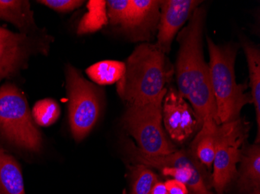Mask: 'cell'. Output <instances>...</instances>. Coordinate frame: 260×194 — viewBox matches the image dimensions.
Wrapping results in <instances>:
<instances>
[{
    "label": "cell",
    "instance_id": "cell-1",
    "mask_svg": "<svg viewBox=\"0 0 260 194\" xmlns=\"http://www.w3.org/2000/svg\"><path fill=\"white\" fill-rule=\"evenodd\" d=\"M123 77L117 92L128 106H140L155 100L172 75L167 58L157 45H139L125 62Z\"/></svg>",
    "mask_w": 260,
    "mask_h": 194
},
{
    "label": "cell",
    "instance_id": "cell-2",
    "mask_svg": "<svg viewBox=\"0 0 260 194\" xmlns=\"http://www.w3.org/2000/svg\"><path fill=\"white\" fill-rule=\"evenodd\" d=\"M210 81L217 106L219 124L239 119L244 106L252 103L245 83L239 84L235 74L237 49L232 45L218 46L207 37Z\"/></svg>",
    "mask_w": 260,
    "mask_h": 194
},
{
    "label": "cell",
    "instance_id": "cell-3",
    "mask_svg": "<svg viewBox=\"0 0 260 194\" xmlns=\"http://www.w3.org/2000/svg\"><path fill=\"white\" fill-rule=\"evenodd\" d=\"M0 135L26 151L38 152L42 148V135L35 126L27 99L13 83L0 87Z\"/></svg>",
    "mask_w": 260,
    "mask_h": 194
},
{
    "label": "cell",
    "instance_id": "cell-4",
    "mask_svg": "<svg viewBox=\"0 0 260 194\" xmlns=\"http://www.w3.org/2000/svg\"><path fill=\"white\" fill-rule=\"evenodd\" d=\"M165 89L155 100L140 106H128L122 122L125 131L137 141L136 146L150 156H163L176 151L168 139L162 122V104Z\"/></svg>",
    "mask_w": 260,
    "mask_h": 194
},
{
    "label": "cell",
    "instance_id": "cell-5",
    "mask_svg": "<svg viewBox=\"0 0 260 194\" xmlns=\"http://www.w3.org/2000/svg\"><path fill=\"white\" fill-rule=\"evenodd\" d=\"M66 82L70 130L76 141H82L100 116V91L70 64L66 66Z\"/></svg>",
    "mask_w": 260,
    "mask_h": 194
},
{
    "label": "cell",
    "instance_id": "cell-6",
    "mask_svg": "<svg viewBox=\"0 0 260 194\" xmlns=\"http://www.w3.org/2000/svg\"><path fill=\"white\" fill-rule=\"evenodd\" d=\"M249 131V123L240 118L219 125L212 174V186L217 194H223L237 176V164Z\"/></svg>",
    "mask_w": 260,
    "mask_h": 194
},
{
    "label": "cell",
    "instance_id": "cell-7",
    "mask_svg": "<svg viewBox=\"0 0 260 194\" xmlns=\"http://www.w3.org/2000/svg\"><path fill=\"white\" fill-rule=\"evenodd\" d=\"M206 10L203 7L196 9L188 25L179 33V55L175 65L178 92L186 99L194 79L207 65L203 55V30Z\"/></svg>",
    "mask_w": 260,
    "mask_h": 194
},
{
    "label": "cell",
    "instance_id": "cell-8",
    "mask_svg": "<svg viewBox=\"0 0 260 194\" xmlns=\"http://www.w3.org/2000/svg\"><path fill=\"white\" fill-rule=\"evenodd\" d=\"M162 118L170 138L180 144L202 127V122L192 106L175 89L168 90L164 97Z\"/></svg>",
    "mask_w": 260,
    "mask_h": 194
},
{
    "label": "cell",
    "instance_id": "cell-9",
    "mask_svg": "<svg viewBox=\"0 0 260 194\" xmlns=\"http://www.w3.org/2000/svg\"><path fill=\"white\" fill-rule=\"evenodd\" d=\"M32 52L33 42L28 34L0 27V82L24 69Z\"/></svg>",
    "mask_w": 260,
    "mask_h": 194
},
{
    "label": "cell",
    "instance_id": "cell-10",
    "mask_svg": "<svg viewBox=\"0 0 260 194\" xmlns=\"http://www.w3.org/2000/svg\"><path fill=\"white\" fill-rule=\"evenodd\" d=\"M201 1L198 0H165L160 3L157 42L156 45L169 53L172 42L179 29L190 19Z\"/></svg>",
    "mask_w": 260,
    "mask_h": 194
},
{
    "label": "cell",
    "instance_id": "cell-11",
    "mask_svg": "<svg viewBox=\"0 0 260 194\" xmlns=\"http://www.w3.org/2000/svg\"><path fill=\"white\" fill-rule=\"evenodd\" d=\"M160 3L157 0H130L128 15L121 30L134 41L151 38L158 27Z\"/></svg>",
    "mask_w": 260,
    "mask_h": 194
},
{
    "label": "cell",
    "instance_id": "cell-12",
    "mask_svg": "<svg viewBox=\"0 0 260 194\" xmlns=\"http://www.w3.org/2000/svg\"><path fill=\"white\" fill-rule=\"evenodd\" d=\"M12 23L20 33L30 34L38 30L34 12L27 0H0V22Z\"/></svg>",
    "mask_w": 260,
    "mask_h": 194
},
{
    "label": "cell",
    "instance_id": "cell-13",
    "mask_svg": "<svg viewBox=\"0 0 260 194\" xmlns=\"http://www.w3.org/2000/svg\"><path fill=\"white\" fill-rule=\"evenodd\" d=\"M237 170L238 185L242 191L258 190L260 186V146L255 143L243 149Z\"/></svg>",
    "mask_w": 260,
    "mask_h": 194
},
{
    "label": "cell",
    "instance_id": "cell-14",
    "mask_svg": "<svg viewBox=\"0 0 260 194\" xmlns=\"http://www.w3.org/2000/svg\"><path fill=\"white\" fill-rule=\"evenodd\" d=\"M0 194H26L20 165L0 145Z\"/></svg>",
    "mask_w": 260,
    "mask_h": 194
},
{
    "label": "cell",
    "instance_id": "cell-15",
    "mask_svg": "<svg viewBox=\"0 0 260 194\" xmlns=\"http://www.w3.org/2000/svg\"><path fill=\"white\" fill-rule=\"evenodd\" d=\"M249 67L251 87V96L255 106L256 114L257 138L255 143H259L260 139V51L255 45L244 42L242 44Z\"/></svg>",
    "mask_w": 260,
    "mask_h": 194
},
{
    "label": "cell",
    "instance_id": "cell-16",
    "mask_svg": "<svg viewBox=\"0 0 260 194\" xmlns=\"http://www.w3.org/2000/svg\"><path fill=\"white\" fill-rule=\"evenodd\" d=\"M87 13L82 17L77 27L78 35L94 33L109 23L106 1L90 0L87 2Z\"/></svg>",
    "mask_w": 260,
    "mask_h": 194
},
{
    "label": "cell",
    "instance_id": "cell-17",
    "mask_svg": "<svg viewBox=\"0 0 260 194\" xmlns=\"http://www.w3.org/2000/svg\"><path fill=\"white\" fill-rule=\"evenodd\" d=\"M125 70V62L105 60L90 65L86 73L94 83L107 86L118 83L123 77Z\"/></svg>",
    "mask_w": 260,
    "mask_h": 194
},
{
    "label": "cell",
    "instance_id": "cell-18",
    "mask_svg": "<svg viewBox=\"0 0 260 194\" xmlns=\"http://www.w3.org/2000/svg\"><path fill=\"white\" fill-rule=\"evenodd\" d=\"M218 129V128H217ZM216 131L200 129L191 144V151L203 166L211 168L215 154Z\"/></svg>",
    "mask_w": 260,
    "mask_h": 194
},
{
    "label": "cell",
    "instance_id": "cell-19",
    "mask_svg": "<svg viewBox=\"0 0 260 194\" xmlns=\"http://www.w3.org/2000/svg\"><path fill=\"white\" fill-rule=\"evenodd\" d=\"M157 182L158 177L148 166L137 164L132 169L131 194H150Z\"/></svg>",
    "mask_w": 260,
    "mask_h": 194
},
{
    "label": "cell",
    "instance_id": "cell-20",
    "mask_svg": "<svg viewBox=\"0 0 260 194\" xmlns=\"http://www.w3.org/2000/svg\"><path fill=\"white\" fill-rule=\"evenodd\" d=\"M60 115V108L52 99H44L35 103L32 109V118L41 127L53 125Z\"/></svg>",
    "mask_w": 260,
    "mask_h": 194
},
{
    "label": "cell",
    "instance_id": "cell-21",
    "mask_svg": "<svg viewBox=\"0 0 260 194\" xmlns=\"http://www.w3.org/2000/svg\"><path fill=\"white\" fill-rule=\"evenodd\" d=\"M106 7L109 23L121 28L128 15L130 0H108Z\"/></svg>",
    "mask_w": 260,
    "mask_h": 194
},
{
    "label": "cell",
    "instance_id": "cell-22",
    "mask_svg": "<svg viewBox=\"0 0 260 194\" xmlns=\"http://www.w3.org/2000/svg\"><path fill=\"white\" fill-rule=\"evenodd\" d=\"M39 4H43L47 7L59 12V13H68L77 10L84 4V1L80 0H39Z\"/></svg>",
    "mask_w": 260,
    "mask_h": 194
},
{
    "label": "cell",
    "instance_id": "cell-23",
    "mask_svg": "<svg viewBox=\"0 0 260 194\" xmlns=\"http://www.w3.org/2000/svg\"><path fill=\"white\" fill-rule=\"evenodd\" d=\"M169 194H188L186 185L175 179H170L165 183Z\"/></svg>",
    "mask_w": 260,
    "mask_h": 194
},
{
    "label": "cell",
    "instance_id": "cell-24",
    "mask_svg": "<svg viewBox=\"0 0 260 194\" xmlns=\"http://www.w3.org/2000/svg\"><path fill=\"white\" fill-rule=\"evenodd\" d=\"M150 194H169L167 189L165 187V183L161 182H157L153 189H152L151 193Z\"/></svg>",
    "mask_w": 260,
    "mask_h": 194
},
{
    "label": "cell",
    "instance_id": "cell-25",
    "mask_svg": "<svg viewBox=\"0 0 260 194\" xmlns=\"http://www.w3.org/2000/svg\"><path fill=\"white\" fill-rule=\"evenodd\" d=\"M256 194H259V191L258 190V192H257Z\"/></svg>",
    "mask_w": 260,
    "mask_h": 194
}]
</instances>
